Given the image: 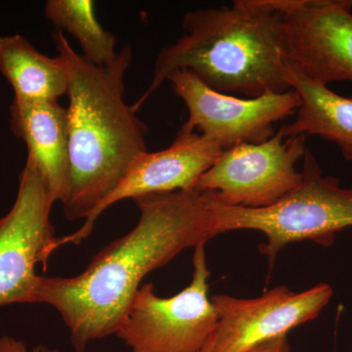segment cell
<instances>
[{"label":"cell","instance_id":"6da1fadb","mask_svg":"<svg viewBox=\"0 0 352 352\" xmlns=\"http://www.w3.org/2000/svg\"><path fill=\"white\" fill-rule=\"evenodd\" d=\"M133 201L138 223L101 250L82 272L41 276L38 303L59 314L76 352L115 335L148 274L217 236L206 193L179 190Z\"/></svg>","mask_w":352,"mask_h":352},{"label":"cell","instance_id":"7a4b0ae2","mask_svg":"<svg viewBox=\"0 0 352 352\" xmlns=\"http://www.w3.org/2000/svg\"><path fill=\"white\" fill-rule=\"evenodd\" d=\"M53 41L69 69V164L63 205L69 220L87 219L148 152V126L124 100L132 50L124 45L112 64L90 63L55 30Z\"/></svg>","mask_w":352,"mask_h":352},{"label":"cell","instance_id":"3957f363","mask_svg":"<svg viewBox=\"0 0 352 352\" xmlns=\"http://www.w3.org/2000/svg\"><path fill=\"white\" fill-rule=\"evenodd\" d=\"M184 36L162 50L151 82L132 105L136 113L177 69L208 87L256 98L291 89L283 16L277 0H236L232 6L185 14Z\"/></svg>","mask_w":352,"mask_h":352},{"label":"cell","instance_id":"277c9868","mask_svg":"<svg viewBox=\"0 0 352 352\" xmlns=\"http://www.w3.org/2000/svg\"><path fill=\"white\" fill-rule=\"evenodd\" d=\"M302 182L275 205L264 208L230 207L205 192L214 219L215 234L256 230L265 236L258 250L272 265L287 245L303 241L330 247L336 235L352 227V187L324 175L309 150L302 157Z\"/></svg>","mask_w":352,"mask_h":352},{"label":"cell","instance_id":"5b68a950","mask_svg":"<svg viewBox=\"0 0 352 352\" xmlns=\"http://www.w3.org/2000/svg\"><path fill=\"white\" fill-rule=\"evenodd\" d=\"M206 244L195 248L191 283L170 298H161L154 285L140 287L120 324L117 336L131 352H200L217 327L208 296Z\"/></svg>","mask_w":352,"mask_h":352},{"label":"cell","instance_id":"8992f818","mask_svg":"<svg viewBox=\"0 0 352 352\" xmlns=\"http://www.w3.org/2000/svg\"><path fill=\"white\" fill-rule=\"evenodd\" d=\"M56 201L32 160L28 157L12 207L0 217V307L38 303L41 264L47 270L54 254L51 212Z\"/></svg>","mask_w":352,"mask_h":352},{"label":"cell","instance_id":"52a82bcc","mask_svg":"<svg viewBox=\"0 0 352 352\" xmlns=\"http://www.w3.org/2000/svg\"><path fill=\"white\" fill-rule=\"evenodd\" d=\"M305 142V136L284 135L278 131L265 142L224 150L191 190L212 193L230 207H271L302 182L296 166L307 152Z\"/></svg>","mask_w":352,"mask_h":352},{"label":"cell","instance_id":"ba28073f","mask_svg":"<svg viewBox=\"0 0 352 352\" xmlns=\"http://www.w3.org/2000/svg\"><path fill=\"white\" fill-rule=\"evenodd\" d=\"M166 82L188 110L180 133H200L223 151L241 144L265 142L274 135V124L296 113L300 106V97L293 89L238 98L215 91L187 69L173 72Z\"/></svg>","mask_w":352,"mask_h":352},{"label":"cell","instance_id":"9c48e42d","mask_svg":"<svg viewBox=\"0 0 352 352\" xmlns=\"http://www.w3.org/2000/svg\"><path fill=\"white\" fill-rule=\"evenodd\" d=\"M288 63L328 87L352 82L351 0H277Z\"/></svg>","mask_w":352,"mask_h":352},{"label":"cell","instance_id":"30bf717a","mask_svg":"<svg viewBox=\"0 0 352 352\" xmlns=\"http://www.w3.org/2000/svg\"><path fill=\"white\" fill-rule=\"evenodd\" d=\"M330 285L322 283L295 293L278 286L256 298L212 296L217 327L210 352H248L254 347L315 320L333 298Z\"/></svg>","mask_w":352,"mask_h":352},{"label":"cell","instance_id":"8fae6325","mask_svg":"<svg viewBox=\"0 0 352 352\" xmlns=\"http://www.w3.org/2000/svg\"><path fill=\"white\" fill-rule=\"evenodd\" d=\"M223 152L214 141L197 132L180 133L166 149L139 156L112 193L92 210L76 232L57 238L55 249L80 244L94 231L97 219L115 204L127 199L191 190L194 183Z\"/></svg>","mask_w":352,"mask_h":352},{"label":"cell","instance_id":"7c38bea8","mask_svg":"<svg viewBox=\"0 0 352 352\" xmlns=\"http://www.w3.org/2000/svg\"><path fill=\"white\" fill-rule=\"evenodd\" d=\"M10 126L14 135L27 146L28 157L36 164L54 201L66 195L69 164L67 108L56 102L13 99Z\"/></svg>","mask_w":352,"mask_h":352},{"label":"cell","instance_id":"4fadbf2b","mask_svg":"<svg viewBox=\"0 0 352 352\" xmlns=\"http://www.w3.org/2000/svg\"><path fill=\"white\" fill-rule=\"evenodd\" d=\"M287 80L300 99L296 118L279 129L284 135H309L336 143L352 162V97L342 96L314 82L288 63Z\"/></svg>","mask_w":352,"mask_h":352},{"label":"cell","instance_id":"5bb4252c","mask_svg":"<svg viewBox=\"0 0 352 352\" xmlns=\"http://www.w3.org/2000/svg\"><path fill=\"white\" fill-rule=\"evenodd\" d=\"M0 74L19 100L56 102L68 94L69 69L64 58L39 52L20 34L0 36Z\"/></svg>","mask_w":352,"mask_h":352},{"label":"cell","instance_id":"9a60e30c","mask_svg":"<svg viewBox=\"0 0 352 352\" xmlns=\"http://www.w3.org/2000/svg\"><path fill=\"white\" fill-rule=\"evenodd\" d=\"M92 0H48L46 18L57 31L68 32L80 44L82 55L97 66L112 64L118 56L117 38L106 31L96 17Z\"/></svg>","mask_w":352,"mask_h":352},{"label":"cell","instance_id":"2e32d148","mask_svg":"<svg viewBox=\"0 0 352 352\" xmlns=\"http://www.w3.org/2000/svg\"><path fill=\"white\" fill-rule=\"evenodd\" d=\"M248 352H292V351L287 336H285V337L277 338L259 344Z\"/></svg>","mask_w":352,"mask_h":352},{"label":"cell","instance_id":"e0dca14e","mask_svg":"<svg viewBox=\"0 0 352 352\" xmlns=\"http://www.w3.org/2000/svg\"><path fill=\"white\" fill-rule=\"evenodd\" d=\"M0 352H32L29 351L23 340L15 339L11 336L0 338Z\"/></svg>","mask_w":352,"mask_h":352},{"label":"cell","instance_id":"ac0fdd59","mask_svg":"<svg viewBox=\"0 0 352 352\" xmlns=\"http://www.w3.org/2000/svg\"><path fill=\"white\" fill-rule=\"evenodd\" d=\"M32 352H61L58 351L57 349H52V347H48L43 346V344H38V346H34L32 349Z\"/></svg>","mask_w":352,"mask_h":352},{"label":"cell","instance_id":"d6986e66","mask_svg":"<svg viewBox=\"0 0 352 352\" xmlns=\"http://www.w3.org/2000/svg\"><path fill=\"white\" fill-rule=\"evenodd\" d=\"M212 340H214V336H212V339L208 340L207 344H206L205 347L200 352H210V349H212Z\"/></svg>","mask_w":352,"mask_h":352},{"label":"cell","instance_id":"ffe728a7","mask_svg":"<svg viewBox=\"0 0 352 352\" xmlns=\"http://www.w3.org/2000/svg\"><path fill=\"white\" fill-rule=\"evenodd\" d=\"M351 3H352V0H351Z\"/></svg>","mask_w":352,"mask_h":352}]
</instances>
